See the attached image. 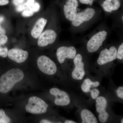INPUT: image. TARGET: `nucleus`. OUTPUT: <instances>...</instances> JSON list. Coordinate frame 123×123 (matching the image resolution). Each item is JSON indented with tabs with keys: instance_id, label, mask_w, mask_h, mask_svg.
Returning a JSON list of instances; mask_svg holds the SVG:
<instances>
[{
	"instance_id": "nucleus-1",
	"label": "nucleus",
	"mask_w": 123,
	"mask_h": 123,
	"mask_svg": "<svg viewBox=\"0 0 123 123\" xmlns=\"http://www.w3.org/2000/svg\"><path fill=\"white\" fill-rule=\"evenodd\" d=\"M24 74L21 69L14 68L9 70L0 78V92L8 93L15 84L24 78Z\"/></svg>"
},
{
	"instance_id": "nucleus-2",
	"label": "nucleus",
	"mask_w": 123,
	"mask_h": 123,
	"mask_svg": "<svg viewBox=\"0 0 123 123\" xmlns=\"http://www.w3.org/2000/svg\"><path fill=\"white\" fill-rule=\"evenodd\" d=\"M48 105L43 100L37 97L29 98L26 106V111L33 114H42L46 113Z\"/></svg>"
},
{
	"instance_id": "nucleus-3",
	"label": "nucleus",
	"mask_w": 123,
	"mask_h": 123,
	"mask_svg": "<svg viewBox=\"0 0 123 123\" xmlns=\"http://www.w3.org/2000/svg\"><path fill=\"white\" fill-rule=\"evenodd\" d=\"M37 64L40 70L47 75H54L57 71V68L54 62L46 56L39 57Z\"/></svg>"
},
{
	"instance_id": "nucleus-4",
	"label": "nucleus",
	"mask_w": 123,
	"mask_h": 123,
	"mask_svg": "<svg viewBox=\"0 0 123 123\" xmlns=\"http://www.w3.org/2000/svg\"><path fill=\"white\" fill-rule=\"evenodd\" d=\"M107 34L106 31H102L92 37L87 44V49L88 52L93 53L98 50L106 39Z\"/></svg>"
},
{
	"instance_id": "nucleus-5",
	"label": "nucleus",
	"mask_w": 123,
	"mask_h": 123,
	"mask_svg": "<svg viewBox=\"0 0 123 123\" xmlns=\"http://www.w3.org/2000/svg\"><path fill=\"white\" fill-rule=\"evenodd\" d=\"M74 60L75 68L72 73L73 78L75 80H81L85 75L84 70V64L82 61V56L78 54L75 56Z\"/></svg>"
},
{
	"instance_id": "nucleus-6",
	"label": "nucleus",
	"mask_w": 123,
	"mask_h": 123,
	"mask_svg": "<svg viewBox=\"0 0 123 123\" xmlns=\"http://www.w3.org/2000/svg\"><path fill=\"white\" fill-rule=\"evenodd\" d=\"M117 49L114 46L110 47L109 50L105 49L101 51L97 61L99 65H103L115 60L117 58Z\"/></svg>"
},
{
	"instance_id": "nucleus-7",
	"label": "nucleus",
	"mask_w": 123,
	"mask_h": 123,
	"mask_svg": "<svg viewBox=\"0 0 123 123\" xmlns=\"http://www.w3.org/2000/svg\"><path fill=\"white\" fill-rule=\"evenodd\" d=\"M76 54V50L74 47H60L57 49L56 55L59 62L62 64L64 62L66 58L73 59Z\"/></svg>"
},
{
	"instance_id": "nucleus-8",
	"label": "nucleus",
	"mask_w": 123,
	"mask_h": 123,
	"mask_svg": "<svg viewBox=\"0 0 123 123\" xmlns=\"http://www.w3.org/2000/svg\"><path fill=\"white\" fill-rule=\"evenodd\" d=\"M96 103V110L97 112L99 113V121L101 123H105L107 121L109 117V115L106 111L107 106V101L104 97H99L97 98Z\"/></svg>"
},
{
	"instance_id": "nucleus-9",
	"label": "nucleus",
	"mask_w": 123,
	"mask_h": 123,
	"mask_svg": "<svg viewBox=\"0 0 123 123\" xmlns=\"http://www.w3.org/2000/svg\"><path fill=\"white\" fill-rule=\"evenodd\" d=\"M77 0H67L64 6L65 16L67 20L73 21L77 14V7H78Z\"/></svg>"
},
{
	"instance_id": "nucleus-10",
	"label": "nucleus",
	"mask_w": 123,
	"mask_h": 123,
	"mask_svg": "<svg viewBox=\"0 0 123 123\" xmlns=\"http://www.w3.org/2000/svg\"><path fill=\"white\" fill-rule=\"evenodd\" d=\"M57 37V34L53 30H47L40 35L38 40V46L45 47L55 42Z\"/></svg>"
},
{
	"instance_id": "nucleus-11",
	"label": "nucleus",
	"mask_w": 123,
	"mask_h": 123,
	"mask_svg": "<svg viewBox=\"0 0 123 123\" xmlns=\"http://www.w3.org/2000/svg\"><path fill=\"white\" fill-rule=\"evenodd\" d=\"M95 14V11L92 8H88L84 11L77 13L75 19L72 21L74 26H79L85 22L88 21L91 19Z\"/></svg>"
},
{
	"instance_id": "nucleus-12",
	"label": "nucleus",
	"mask_w": 123,
	"mask_h": 123,
	"mask_svg": "<svg viewBox=\"0 0 123 123\" xmlns=\"http://www.w3.org/2000/svg\"><path fill=\"white\" fill-rule=\"evenodd\" d=\"M50 93L55 97V103L59 106H66L70 103V99L67 93L56 88H52L50 90Z\"/></svg>"
},
{
	"instance_id": "nucleus-13",
	"label": "nucleus",
	"mask_w": 123,
	"mask_h": 123,
	"mask_svg": "<svg viewBox=\"0 0 123 123\" xmlns=\"http://www.w3.org/2000/svg\"><path fill=\"white\" fill-rule=\"evenodd\" d=\"M8 55L10 59L18 63H21L27 59L29 53L26 51L18 49L13 48L9 50Z\"/></svg>"
},
{
	"instance_id": "nucleus-14",
	"label": "nucleus",
	"mask_w": 123,
	"mask_h": 123,
	"mask_svg": "<svg viewBox=\"0 0 123 123\" xmlns=\"http://www.w3.org/2000/svg\"><path fill=\"white\" fill-rule=\"evenodd\" d=\"M47 22V20L44 18H40L37 21L31 32V35L33 38L35 39L39 38L46 26Z\"/></svg>"
},
{
	"instance_id": "nucleus-15",
	"label": "nucleus",
	"mask_w": 123,
	"mask_h": 123,
	"mask_svg": "<svg viewBox=\"0 0 123 123\" xmlns=\"http://www.w3.org/2000/svg\"><path fill=\"white\" fill-rule=\"evenodd\" d=\"M120 6L119 0H111L110 1H105L102 6L105 11L111 12L112 11L118 9Z\"/></svg>"
},
{
	"instance_id": "nucleus-16",
	"label": "nucleus",
	"mask_w": 123,
	"mask_h": 123,
	"mask_svg": "<svg viewBox=\"0 0 123 123\" xmlns=\"http://www.w3.org/2000/svg\"><path fill=\"white\" fill-rule=\"evenodd\" d=\"M82 123H97L98 121L94 115L88 110H82L81 113Z\"/></svg>"
},
{
	"instance_id": "nucleus-17",
	"label": "nucleus",
	"mask_w": 123,
	"mask_h": 123,
	"mask_svg": "<svg viewBox=\"0 0 123 123\" xmlns=\"http://www.w3.org/2000/svg\"><path fill=\"white\" fill-rule=\"evenodd\" d=\"M93 82L89 79H86L81 85L82 90L85 92H89L90 91V88L93 87Z\"/></svg>"
},
{
	"instance_id": "nucleus-18",
	"label": "nucleus",
	"mask_w": 123,
	"mask_h": 123,
	"mask_svg": "<svg viewBox=\"0 0 123 123\" xmlns=\"http://www.w3.org/2000/svg\"><path fill=\"white\" fill-rule=\"evenodd\" d=\"M10 122V119L6 114L4 111L0 109V123H8Z\"/></svg>"
},
{
	"instance_id": "nucleus-19",
	"label": "nucleus",
	"mask_w": 123,
	"mask_h": 123,
	"mask_svg": "<svg viewBox=\"0 0 123 123\" xmlns=\"http://www.w3.org/2000/svg\"><path fill=\"white\" fill-rule=\"evenodd\" d=\"M117 57L119 60L123 59V43H122L119 47L117 53Z\"/></svg>"
},
{
	"instance_id": "nucleus-20",
	"label": "nucleus",
	"mask_w": 123,
	"mask_h": 123,
	"mask_svg": "<svg viewBox=\"0 0 123 123\" xmlns=\"http://www.w3.org/2000/svg\"><path fill=\"white\" fill-rule=\"evenodd\" d=\"M34 12L29 9H26L23 11L22 15L24 17H29L34 14Z\"/></svg>"
},
{
	"instance_id": "nucleus-21",
	"label": "nucleus",
	"mask_w": 123,
	"mask_h": 123,
	"mask_svg": "<svg viewBox=\"0 0 123 123\" xmlns=\"http://www.w3.org/2000/svg\"><path fill=\"white\" fill-rule=\"evenodd\" d=\"M40 9V5L39 4L38 2H35L31 7L28 9L31 10L34 12H37L39 11Z\"/></svg>"
},
{
	"instance_id": "nucleus-22",
	"label": "nucleus",
	"mask_w": 123,
	"mask_h": 123,
	"mask_svg": "<svg viewBox=\"0 0 123 123\" xmlns=\"http://www.w3.org/2000/svg\"><path fill=\"white\" fill-rule=\"evenodd\" d=\"M91 94L93 99H97L99 95V91L97 89H93L91 91Z\"/></svg>"
},
{
	"instance_id": "nucleus-23",
	"label": "nucleus",
	"mask_w": 123,
	"mask_h": 123,
	"mask_svg": "<svg viewBox=\"0 0 123 123\" xmlns=\"http://www.w3.org/2000/svg\"><path fill=\"white\" fill-rule=\"evenodd\" d=\"M26 9L25 2H23L22 4L17 6L16 8V11L18 12H22Z\"/></svg>"
},
{
	"instance_id": "nucleus-24",
	"label": "nucleus",
	"mask_w": 123,
	"mask_h": 123,
	"mask_svg": "<svg viewBox=\"0 0 123 123\" xmlns=\"http://www.w3.org/2000/svg\"><path fill=\"white\" fill-rule=\"evenodd\" d=\"M8 40L7 36L5 34L0 35V45H3L6 43Z\"/></svg>"
},
{
	"instance_id": "nucleus-25",
	"label": "nucleus",
	"mask_w": 123,
	"mask_h": 123,
	"mask_svg": "<svg viewBox=\"0 0 123 123\" xmlns=\"http://www.w3.org/2000/svg\"><path fill=\"white\" fill-rule=\"evenodd\" d=\"M35 2V0H27L26 2H25V5L26 7V9L30 8L33 5Z\"/></svg>"
},
{
	"instance_id": "nucleus-26",
	"label": "nucleus",
	"mask_w": 123,
	"mask_h": 123,
	"mask_svg": "<svg viewBox=\"0 0 123 123\" xmlns=\"http://www.w3.org/2000/svg\"><path fill=\"white\" fill-rule=\"evenodd\" d=\"M117 93L119 98L123 99V87L120 86L119 87L117 91Z\"/></svg>"
},
{
	"instance_id": "nucleus-27",
	"label": "nucleus",
	"mask_w": 123,
	"mask_h": 123,
	"mask_svg": "<svg viewBox=\"0 0 123 123\" xmlns=\"http://www.w3.org/2000/svg\"><path fill=\"white\" fill-rule=\"evenodd\" d=\"M8 49L6 47L4 48H2L1 56L2 57H7V56L8 55Z\"/></svg>"
},
{
	"instance_id": "nucleus-28",
	"label": "nucleus",
	"mask_w": 123,
	"mask_h": 123,
	"mask_svg": "<svg viewBox=\"0 0 123 123\" xmlns=\"http://www.w3.org/2000/svg\"><path fill=\"white\" fill-rule=\"evenodd\" d=\"M80 2L83 4H89L92 5L94 0H79Z\"/></svg>"
},
{
	"instance_id": "nucleus-29",
	"label": "nucleus",
	"mask_w": 123,
	"mask_h": 123,
	"mask_svg": "<svg viewBox=\"0 0 123 123\" xmlns=\"http://www.w3.org/2000/svg\"><path fill=\"white\" fill-rule=\"evenodd\" d=\"M25 0H13V3L14 5L17 6L24 2Z\"/></svg>"
},
{
	"instance_id": "nucleus-30",
	"label": "nucleus",
	"mask_w": 123,
	"mask_h": 123,
	"mask_svg": "<svg viewBox=\"0 0 123 123\" xmlns=\"http://www.w3.org/2000/svg\"><path fill=\"white\" fill-rule=\"evenodd\" d=\"M9 1L8 0H0V5H5L8 4Z\"/></svg>"
},
{
	"instance_id": "nucleus-31",
	"label": "nucleus",
	"mask_w": 123,
	"mask_h": 123,
	"mask_svg": "<svg viewBox=\"0 0 123 123\" xmlns=\"http://www.w3.org/2000/svg\"><path fill=\"white\" fill-rule=\"evenodd\" d=\"M5 33L6 31L5 29L0 26V35L5 34Z\"/></svg>"
},
{
	"instance_id": "nucleus-32",
	"label": "nucleus",
	"mask_w": 123,
	"mask_h": 123,
	"mask_svg": "<svg viewBox=\"0 0 123 123\" xmlns=\"http://www.w3.org/2000/svg\"><path fill=\"white\" fill-rule=\"evenodd\" d=\"M99 85V82L98 81L93 82V87H97Z\"/></svg>"
},
{
	"instance_id": "nucleus-33",
	"label": "nucleus",
	"mask_w": 123,
	"mask_h": 123,
	"mask_svg": "<svg viewBox=\"0 0 123 123\" xmlns=\"http://www.w3.org/2000/svg\"><path fill=\"white\" fill-rule=\"evenodd\" d=\"M40 123H52L51 121H49V120H47L43 119L42 120L40 121Z\"/></svg>"
},
{
	"instance_id": "nucleus-34",
	"label": "nucleus",
	"mask_w": 123,
	"mask_h": 123,
	"mask_svg": "<svg viewBox=\"0 0 123 123\" xmlns=\"http://www.w3.org/2000/svg\"><path fill=\"white\" fill-rule=\"evenodd\" d=\"M65 123H75V121H72V120H66L65 121Z\"/></svg>"
},
{
	"instance_id": "nucleus-35",
	"label": "nucleus",
	"mask_w": 123,
	"mask_h": 123,
	"mask_svg": "<svg viewBox=\"0 0 123 123\" xmlns=\"http://www.w3.org/2000/svg\"><path fill=\"white\" fill-rule=\"evenodd\" d=\"M4 20V18L3 16H0V23H2Z\"/></svg>"
},
{
	"instance_id": "nucleus-36",
	"label": "nucleus",
	"mask_w": 123,
	"mask_h": 123,
	"mask_svg": "<svg viewBox=\"0 0 123 123\" xmlns=\"http://www.w3.org/2000/svg\"><path fill=\"white\" fill-rule=\"evenodd\" d=\"M1 49H2V48L0 47V56H1Z\"/></svg>"
},
{
	"instance_id": "nucleus-37",
	"label": "nucleus",
	"mask_w": 123,
	"mask_h": 123,
	"mask_svg": "<svg viewBox=\"0 0 123 123\" xmlns=\"http://www.w3.org/2000/svg\"><path fill=\"white\" fill-rule=\"evenodd\" d=\"M121 123H123V119H122V120H121Z\"/></svg>"
},
{
	"instance_id": "nucleus-38",
	"label": "nucleus",
	"mask_w": 123,
	"mask_h": 123,
	"mask_svg": "<svg viewBox=\"0 0 123 123\" xmlns=\"http://www.w3.org/2000/svg\"><path fill=\"white\" fill-rule=\"evenodd\" d=\"M106 1H111V0H105Z\"/></svg>"
}]
</instances>
